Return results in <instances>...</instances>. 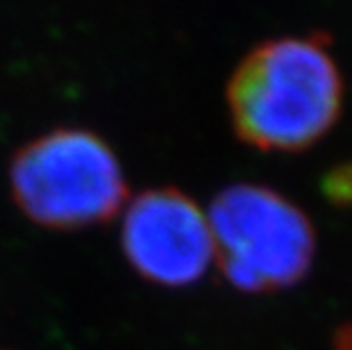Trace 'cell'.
I'll use <instances>...</instances> for the list:
<instances>
[{"instance_id": "1", "label": "cell", "mask_w": 352, "mask_h": 350, "mask_svg": "<svg viewBox=\"0 0 352 350\" xmlns=\"http://www.w3.org/2000/svg\"><path fill=\"white\" fill-rule=\"evenodd\" d=\"M343 80L318 39L261 43L230 80L232 125L259 151H305L336 123Z\"/></svg>"}, {"instance_id": "2", "label": "cell", "mask_w": 352, "mask_h": 350, "mask_svg": "<svg viewBox=\"0 0 352 350\" xmlns=\"http://www.w3.org/2000/svg\"><path fill=\"white\" fill-rule=\"evenodd\" d=\"M12 198L48 230H85L114 219L127 182L114 151L89 130L62 128L30 141L10 166Z\"/></svg>"}, {"instance_id": "3", "label": "cell", "mask_w": 352, "mask_h": 350, "mask_svg": "<svg viewBox=\"0 0 352 350\" xmlns=\"http://www.w3.org/2000/svg\"><path fill=\"white\" fill-rule=\"evenodd\" d=\"M214 257L241 292H275L302 280L314 257L307 216L280 193L236 184L209 210Z\"/></svg>"}, {"instance_id": "4", "label": "cell", "mask_w": 352, "mask_h": 350, "mask_svg": "<svg viewBox=\"0 0 352 350\" xmlns=\"http://www.w3.org/2000/svg\"><path fill=\"white\" fill-rule=\"evenodd\" d=\"M121 243L132 269L162 287L193 285L214 262L207 216L179 189H148L134 198Z\"/></svg>"}]
</instances>
